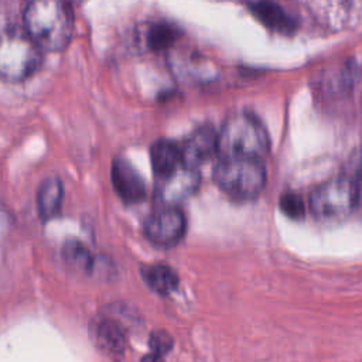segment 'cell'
<instances>
[{
  "mask_svg": "<svg viewBox=\"0 0 362 362\" xmlns=\"http://www.w3.org/2000/svg\"><path fill=\"white\" fill-rule=\"evenodd\" d=\"M151 348L160 352L170 348V339L165 335V332H156L151 335Z\"/></svg>",
  "mask_w": 362,
  "mask_h": 362,
  "instance_id": "ffe728a7",
  "label": "cell"
},
{
  "mask_svg": "<svg viewBox=\"0 0 362 362\" xmlns=\"http://www.w3.org/2000/svg\"><path fill=\"white\" fill-rule=\"evenodd\" d=\"M180 37V31L174 24H170L167 21H157L150 25L143 33V41L144 45L148 49L157 51L164 49L175 42V40Z\"/></svg>",
  "mask_w": 362,
  "mask_h": 362,
  "instance_id": "2e32d148",
  "label": "cell"
},
{
  "mask_svg": "<svg viewBox=\"0 0 362 362\" xmlns=\"http://www.w3.org/2000/svg\"><path fill=\"white\" fill-rule=\"evenodd\" d=\"M215 184L235 199H253L266 185V170L260 160L221 158L214 170Z\"/></svg>",
  "mask_w": 362,
  "mask_h": 362,
  "instance_id": "277c9868",
  "label": "cell"
},
{
  "mask_svg": "<svg viewBox=\"0 0 362 362\" xmlns=\"http://www.w3.org/2000/svg\"><path fill=\"white\" fill-rule=\"evenodd\" d=\"M310 8L321 24L339 30L359 20L362 1H317L310 3Z\"/></svg>",
  "mask_w": 362,
  "mask_h": 362,
  "instance_id": "30bf717a",
  "label": "cell"
},
{
  "mask_svg": "<svg viewBox=\"0 0 362 362\" xmlns=\"http://www.w3.org/2000/svg\"><path fill=\"white\" fill-rule=\"evenodd\" d=\"M90 338L98 348L112 356H120L124 351V332L117 321L110 317H96L89 325Z\"/></svg>",
  "mask_w": 362,
  "mask_h": 362,
  "instance_id": "8fae6325",
  "label": "cell"
},
{
  "mask_svg": "<svg viewBox=\"0 0 362 362\" xmlns=\"http://www.w3.org/2000/svg\"><path fill=\"white\" fill-rule=\"evenodd\" d=\"M64 262L79 272H89L93 266V256L88 246L78 239H68L62 246Z\"/></svg>",
  "mask_w": 362,
  "mask_h": 362,
  "instance_id": "e0dca14e",
  "label": "cell"
},
{
  "mask_svg": "<svg viewBox=\"0 0 362 362\" xmlns=\"http://www.w3.org/2000/svg\"><path fill=\"white\" fill-rule=\"evenodd\" d=\"M280 209L290 218H303L304 215V204L303 199L294 192H286L280 198Z\"/></svg>",
  "mask_w": 362,
  "mask_h": 362,
  "instance_id": "ac0fdd59",
  "label": "cell"
},
{
  "mask_svg": "<svg viewBox=\"0 0 362 362\" xmlns=\"http://www.w3.org/2000/svg\"><path fill=\"white\" fill-rule=\"evenodd\" d=\"M348 175L349 178L355 180L358 177H362V148L355 151L354 156L349 158V164H348Z\"/></svg>",
  "mask_w": 362,
  "mask_h": 362,
  "instance_id": "d6986e66",
  "label": "cell"
},
{
  "mask_svg": "<svg viewBox=\"0 0 362 362\" xmlns=\"http://www.w3.org/2000/svg\"><path fill=\"white\" fill-rule=\"evenodd\" d=\"M64 185L58 177L45 178L37 189V211L42 221L55 218L62 205Z\"/></svg>",
  "mask_w": 362,
  "mask_h": 362,
  "instance_id": "7c38bea8",
  "label": "cell"
},
{
  "mask_svg": "<svg viewBox=\"0 0 362 362\" xmlns=\"http://www.w3.org/2000/svg\"><path fill=\"white\" fill-rule=\"evenodd\" d=\"M356 187V205L362 206V177H358L354 180Z\"/></svg>",
  "mask_w": 362,
  "mask_h": 362,
  "instance_id": "44dd1931",
  "label": "cell"
},
{
  "mask_svg": "<svg viewBox=\"0 0 362 362\" xmlns=\"http://www.w3.org/2000/svg\"><path fill=\"white\" fill-rule=\"evenodd\" d=\"M150 158L157 178L182 165L181 147L171 140H157L150 148Z\"/></svg>",
  "mask_w": 362,
  "mask_h": 362,
  "instance_id": "4fadbf2b",
  "label": "cell"
},
{
  "mask_svg": "<svg viewBox=\"0 0 362 362\" xmlns=\"http://www.w3.org/2000/svg\"><path fill=\"white\" fill-rule=\"evenodd\" d=\"M187 229L185 216L177 208H163L151 214L143 225L146 238L163 247L174 246L181 240Z\"/></svg>",
  "mask_w": 362,
  "mask_h": 362,
  "instance_id": "52a82bcc",
  "label": "cell"
},
{
  "mask_svg": "<svg viewBox=\"0 0 362 362\" xmlns=\"http://www.w3.org/2000/svg\"><path fill=\"white\" fill-rule=\"evenodd\" d=\"M141 277L146 284L158 294H170L178 286L177 273L167 264H150L141 267Z\"/></svg>",
  "mask_w": 362,
  "mask_h": 362,
  "instance_id": "9a60e30c",
  "label": "cell"
},
{
  "mask_svg": "<svg viewBox=\"0 0 362 362\" xmlns=\"http://www.w3.org/2000/svg\"><path fill=\"white\" fill-rule=\"evenodd\" d=\"M42 49L25 30H7L0 34V79L24 81L41 65Z\"/></svg>",
  "mask_w": 362,
  "mask_h": 362,
  "instance_id": "3957f363",
  "label": "cell"
},
{
  "mask_svg": "<svg viewBox=\"0 0 362 362\" xmlns=\"http://www.w3.org/2000/svg\"><path fill=\"white\" fill-rule=\"evenodd\" d=\"M356 206V187L348 175L334 177L320 184L310 195V208L321 219L345 216Z\"/></svg>",
  "mask_w": 362,
  "mask_h": 362,
  "instance_id": "5b68a950",
  "label": "cell"
},
{
  "mask_svg": "<svg viewBox=\"0 0 362 362\" xmlns=\"http://www.w3.org/2000/svg\"><path fill=\"white\" fill-rule=\"evenodd\" d=\"M180 147L182 164L198 168L218 153V132L211 124H204L195 129Z\"/></svg>",
  "mask_w": 362,
  "mask_h": 362,
  "instance_id": "9c48e42d",
  "label": "cell"
},
{
  "mask_svg": "<svg viewBox=\"0 0 362 362\" xmlns=\"http://www.w3.org/2000/svg\"><path fill=\"white\" fill-rule=\"evenodd\" d=\"M270 140L263 123L249 113L229 116L218 132L221 158L260 160L269 151Z\"/></svg>",
  "mask_w": 362,
  "mask_h": 362,
  "instance_id": "7a4b0ae2",
  "label": "cell"
},
{
  "mask_svg": "<svg viewBox=\"0 0 362 362\" xmlns=\"http://www.w3.org/2000/svg\"><path fill=\"white\" fill-rule=\"evenodd\" d=\"M112 185L116 194L123 202L136 204L146 197V182L137 168L122 156H117L112 161L110 170Z\"/></svg>",
  "mask_w": 362,
  "mask_h": 362,
  "instance_id": "ba28073f",
  "label": "cell"
},
{
  "mask_svg": "<svg viewBox=\"0 0 362 362\" xmlns=\"http://www.w3.org/2000/svg\"><path fill=\"white\" fill-rule=\"evenodd\" d=\"M24 30L42 49L58 52L65 49L74 34V11L62 0H34L23 13Z\"/></svg>",
  "mask_w": 362,
  "mask_h": 362,
  "instance_id": "6da1fadb",
  "label": "cell"
},
{
  "mask_svg": "<svg viewBox=\"0 0 362 362\" xmlns=\"http://www.w3.org/2000/svg\"><path fill=\"white\" fill-rule=\"evenodd\" d=\"M201 175L197 168L180 165L167 175L158 177L156 185L157 199L165 208H175L177 204L188 199L199 188Z\"/></svg>",
  "mask_w": 362,
  "mask_h": 362,
  "instance_id": "8992f818",
  "label": "cell"
},
{
  "mask_svg": "<svg viewBox=\"0 0 362 362\" xmlns=\"http://www.w3.org/2000/svg\"><path fill=\"white\" fill-rule=\"evenodd\" d=\"M252 13L267 27L280 31L290 33L296 24L291 17L276 3L272 1H253L249 4Z\"/></svg>",
  "mask_w": 362,
  "mask_h": 362,
  "instance_id": "5bb4252c",
  "label": "cell"
}]
</instances>
